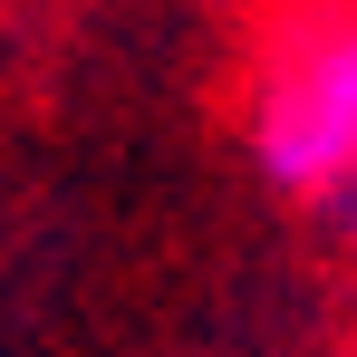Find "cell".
I'll return each instance as SVG.
<instances>
[{"label":"cell","instance_id":"cell-1","mask_svg":"<svg viewBox=\"0 0 357 357\" xmlns=\"http://www.w3.org/2000/svg\"><path fill=\"white\" fill-rule=\"evenodd\" d=\"M241 116L261 183L357 241V0H280L261 20Z\"/></svg>","mask_w":357,"mask_h":357}]
</instances>
